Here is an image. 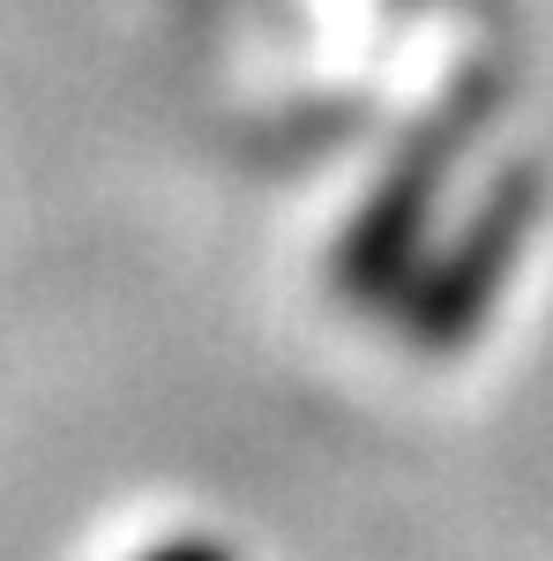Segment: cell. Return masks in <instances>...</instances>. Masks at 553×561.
<instances>
[{"label":"cell","mask_w":553,"mask_h":561,"mask_svg":"<svg viewBox=\"0 0 553 561\" xmlns=\"http://www.w3.org/2000/svg\"><path fill=\"white\" fill-rule=\"evenodd\" d=\"M158 561H203V554H158Z\"/></svg>","instance_id":"1"}]
</instances>
